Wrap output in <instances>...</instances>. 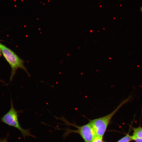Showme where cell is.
Masks as SVG:
<instances>
[{"label":"cell","instance_id":"2","mask_svg":"<svg viewBox=\"0 0 142 142\" xmlns=\"http://www.w3.org/2000/svg\"><path fill=\"white\" fill-rule=\"evenodd\" d=\"M131 97L123 100L117 108L111 113L101 117L90 121L89 123L94 128L97 136L103 137L107 127L113 116L119 109L124 104L128 102Z\"/></svg>","mask_w":142,"mask_h":142},{"label":"cell","instance_id":"1","mask_svg":"<svg viewBox=\"0 0 142 142\" xmlns=\"http://www.w3.org/2000/svg\"><path fill=\"white\" fill-rule=\"evenodd\" d=\"M0 46L2 53L11 68L10 82L12 81L17 70L19 68L24 70L28 76L30 77L29 74L24 65V61L10 49L1 43Z\"/></svg>","mask_w":142,"mask_h":142},{"label":"cell","instance_id":"10","mask_svg":"<svg viewBox=\"0 0 142 142\" xmlns=\"http://www.w3.org/2000/svg\"><path fill=\"white\" fill-rule=\"evenodd\" d=\"M1 53H1V47H0V57L1 55Z\"/></svg>","mask_w":142,"mask_h":142},{"label":"cell","instance_id":"5","mask_svg":"<svg viewBox=\"0 0 142 142\" xmlns=\"http://www.w3.org/2000/svg\"><path fill=\"white\" fill-rule=\"evenodd\" d=\"M133 136L142 138V128L139 127L137 128H133Z\"/></svg>","mask_w":142,"mask_h":142},{"label":"cell","instance_id":"8","mask_svg":"<svg viewBox=\"0 0 142 142\" xmlns=\"http://www.w3.org/2000/svg\"><path fill=\"white\" fill-rule=\"evenodd\" d=\"M132 138L133 140L136 142H142V138H139L132 136Z\"/></svg>","mask_w":142,"mask_h":142},{"label":"cell","instance_id":"11","mask_svg":"<svg viewBox=\"0 0 142 142\" xmlns=\"http://www.w3.org/2000/svg\"><path fill=\"white\" fill-rule=\"evenodd\" d=\"M140 10L141 12H142V7H141V8H140Z\"/></svg>","mask_w":142,"mask_h":142},{"label":"cell","instance_id":"9","mask_svg":"<svg viewBox=\"0 0 142 142\" xmlns=\"http://www.w3.org/2000/svg\"><path fill=\"white\" fill-rule=\"evenodd\" d=\"M0 142H8L7 139V138H4L3 139L1 138L0 140Z\"/></svg>","mask_w":142,"mask_h":142},{"label":"cell","instance_id":"3","mask_svg":"<svg viewBox=\"0 0 142 142\" xmlns=\"http://www.w3.org/2000/svg\"><path fill=\"white\" fill-rule=\"evenodd\" d=\"M18 111L14 108L11 99V108L9 111L1 118V121L17 128L24 136H32L28 130L24 129L21 126L18 119Z\"/></svg>","mask_w":142,"mask_h":142},{"label":"cell","instance_id":"6","mask_svg":"<svg viewBox=\"0 0 142 142\" xmlns=\"http://www.w3.org/2000/svg\"><path fill=\"white\" fill-rule=\"evenodd\" d=\"M132 140H133L132 138V136H130L128 134L117 142H129Z\"/></svg>","mask_w":142,"mask_h":142},{"label":"cell","instance_id":"7","mask_svg":"<svg viewBox=\"0 0 142 142\" xmlns=\"http://www.w3.org/2000/svg\"><path fill=\"white\" fill-rule=\"evenodd\" d=\"M103 137L96 136L91 142H103Z\"/></svg>","mask_w":142,"mask_h":142},{"label":"cell","instance_id":"4","mask_svg":"<svg viewBox=\"0 0 142 142\" xmlns=\"http://www.w3.org/2000/svg\"><path fill=\"white\" fill-rule=\"evenodd\" d=\"M78 132L85 142H91L97 136L94 128L89 123L79 126Z\"/></svg>","mask_w":142,"mask_h":142}]
</instances>
